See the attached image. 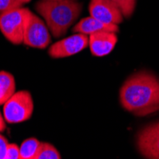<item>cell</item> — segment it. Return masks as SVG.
<instances>
[{"instance_id": "1", "label": "cell", "mask_w": 159, "mask_h": 159, "mask_svg": "<svg viewBox=\"0 0 159 159\" xmlns=\"http://www.w3.org/2000/svg\"><path fill=\"white\" fill-rule=\"evenodd\" d=\"M122 107L137 116L159 111V78L143 70L129 76L120 89Z\"/></svg>"}, {"instance_id": "2", "label": "cell", "mask_w": 159, "mask_h": 159, "mask_svg": "<svg viewBox=\"0 0 159 159\" xmlns=\"http://www.w3.org/2000/svg\"><path fill=\"white\" fill-rule=\"evenodd\" d=\"M35 10L44 18L53 37L58 38L65 35L78 18L82 5L76 0H39Z\"/></svg>"}, {"instance_id": "3", "label": "cell", "mask_w": 159, "mask_h": 159, "mask_svg": "<svg viewBox=\"0 0 159 159\" xmlns=\"http://www.w3.org/2000/svg\"><path fill=\"white\" fill-rule=\"evenodd\" d=\"M30 12L29 9L21 7L0 13V31L12 44L23 43L25 26Z\"/></svg>"}, {"instance_id": "4", "label": "cell", "mask_w": 159, "mask_h": 159, "mask_svg": "<svg viewBox=\"0 0 159 159\" xmlns=\"http://www.w3.org/2000/svg\"><path fill=\"white\" fill-rule=\"evenodd\" d=\"M34 111V101L30 92L20 91L4 104L3 115L7 123L16 124L27 121L32 117Z\"/></svg>"}, {"instance_id": "5", "label": "cell", "mask_w": 159, "mask_h": 159, "mask_svg": "<svg viewBox=\"0 0 159 159\" xmlns=\"http://www.w3.org/2000/svg\"><path fill=\"white\" fill-rule=\"evenodd\" d=\"M51 43V34L47 24L34 12H30L25 26L23 44L26 46L45 49Z\"/></svg>"}, {"instance_id": "6", "label": "cell", "mask_w": 159, "mask_h": 159, "mask_svg": "<svg viewBox=\"0 0 159 159\" xmlns=\"http://www.w3.org/2000/svg\"><path fill=\"white\" fill-rule=\"evenodd\" d=\"M89 46V37L83 34H74L60 41L55 42L49 49L52 58H65L75 55Z\"/></svg>"}, {"instance_id": "7", "label": "cell", "mask_w": 159, "mask_h": 159, "mask_svg": "<svg viewBox=\"0 0 159 159\" xmlns=\"http://www.w3.org/2000/svg\"><path fill=\"white\" fill-rule=\"evenodd\" d=\"M137 148L146 158L159 159V121L140 129L137 134Z\"/></svg>"}, {"instance_id": "8", "label": "cell", "mask_w": 159, "mask_h": 159, "mask_svg": "<svg viewBox=\"0 0 159 159\" xmlns=\"http://www.w3.org/2000/svg\"><path fill=\"white\" fill-rule=\"evenodd\" d=\"M90 16L106 24L118 25L123 22V14L111 0H91Z\"/></svg>"}, {"instance_id": "9", "label": "cell", "mask_w": 159, "mask_h": 159, "mask_svg": "<svg viewBox=\"0 0 159 159\" xmlns=\"http://www.w3.org/2000/svg\"><path fill=\"white\" fill-rule=\"evenodd\" d=\"M116 33L99 32L91 34L89 37V46L93 56L103 57L108 55L117 43Z\"/></svg>"}, {"instance_id": "10", "label": "cell", "mask_w": 159, "mask_h": 159, "mask_svg": "<svg viewBox=\"0 0 159 159\" xmlns=\"http://www.w3.org/2000/svg\"><path fill=\"white\" fill-rule=\"evenodd\" d=\"M74 34H83L86 35H91L99 32H113L118 33V25L115 24H106L101 22L91 16L89 17H85L81 19L74 28Z\"/></svg>"}, {"instance_id": "11", "label": "cell", "mask_w": 159, "mask_h": 159, "mask_svg": "<svg viewBox=\"0 0 159 159\" xmlns=\"http://www.w3.org/2000/svg\"><path fill=\"white\" fill-rule=\"evenodd\" d=\"M16 93V80L11 74L0 71V105L5 104Z\"/></svg>"}, {"instance_id": "12", "label": "cell", "mask_w": 159, "mask_h": 159, "mask_svg": "<svg viewBox=\"0 0 159 159\" xmlns=\"http://www.w3.org/2000/svg\"><path fill=\"white\" fill-rule=\"evenodd\" d=\"M40 145V141L36 138H28L24 140L19 147L20 159H34L37 150Z\"/></svg>"}, {"instance_id": "13", "label": "cell", "mask_w": 159, "mask_h": 159, "mask_svg": "<svg viewBox=\"0 0 159 159\" xmlns=\"http://www.w3.org/2000/svg\"><path fill=\"white\" fill-rule=\"evenodd\" d=\"M61 155L54 146L47 142H40L34 159H60Z\"/></svg>"}, {"instance_id": "14", "label": "cell", "mask_w": 159, "mask_h": 159, "mask_svg": "<svg viewBox=\"0 0 159 159\" xmlns=\"http://www.w3.org/2000/svg\"><path fill=\"white\" fill-rule=\"evenodd\" d=\"M121 11L123 16L129 18L133 16L135 9L136 0H111Z\"/></svg>"}, {"instance_id": "15", "label": "cell", "mask_w": 159, "mask_h": 159, "mask_svg": "<svg viewBox=\"0 0 159 159\" xmlns=\"http://www.w3.org/2000/svg\"><path fill=\"white\" fill-rule=\"evenodd\" d=\"M22 5L20 0H0V13L21 8Z\"/></svg>"}, {"instance_id": "16", "label": "cell", "mask_w": 159, "mask_h": 159, "mask_svg": "<svg viewBox=\"0 0 159 159\" xmlns=\"http://www.w3.org/2000/svg\"><path fill=\"white\" fill-rule=\"evenodd\" d=\"M5 159H20V150L16 144L8 143Z\"/></svg>"}, {"instance_id": "17", "label": "cell", "mask_w": 159, "mask_h": 159, "mask_svg": "<svg viewBox=\"0 0 159 159\" xmlns=\"http://www.w3.org/2000/svg\"><path fill=\"white\" fill-rule=\"evenodd\" d=\"M7 145L8 140L2 134H0V159H5Z\"/></svg>"}, {"instance_id": "18", "label": "cell", "mask_w": 159, "mask_h": 159, "mask_svg": "<svg viewBox=\"0 0 159 159\" xmlns=\"http://www.w3.org/2000/svg\"><path fill=\"white\" fill-rule=\"evenodd\" d=\"M5 119L4 117L2 116V114L1 112H0V133L5 131V129H6V123H5Z\"/></svg>"}, {"instance_id": "19", "label": "cell", "mask_w": 159, "mask_h": 159, "mask_svg": "<svg viewBox=\"0 0 159 159\" xmlns=\"http://www.w3.org/2000/svg\"><path fill=\"white\" fill-rule=\"evenodd\" d=\"M20 1H21L23 4H25V3H29V2L31 1V0H20Z\"/></svg>"}]
</instances>
